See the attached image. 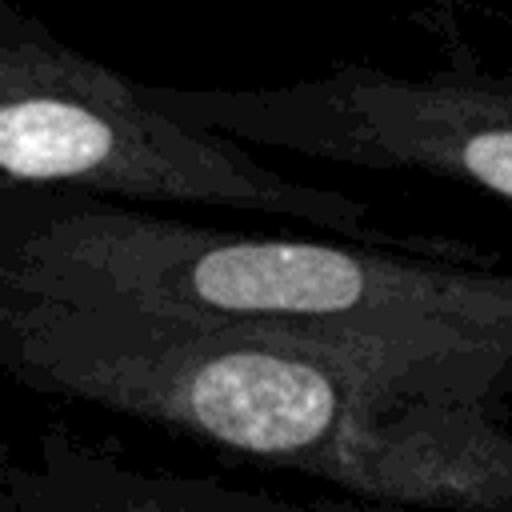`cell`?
Segmentation results:
<instances>
[{"label": "cell", "mask_w": 512, "mask_h": 512, "mask_svg": "<svg viewBox=\"0 0 512 512\" xmlns=\"http://www.w3.org/2000/svg\"><path fill=\"white\" fill-rule=\"evenodd\" d=\"M0 376L332 484L396 512H512L496 404L432 400L356 352L116 308L0 300Z\"/></svg>", "instance_id": "6da1fadb"}, {"label": "cell", "mask_w": 512, "mask_h": 512, "mask_svg": "<svg viewBox=\"0 0 512 512\" xmlns=\"http://www.w3.org/2000/svg\"><path fill=\"white\" fill-rule=\"evenodd\" d=\"M0 300L288 332L452 404H496L512 372V272L76 196L0 200Z\"/></svg>", "instance_id": "7a4b0ae2"}, {"label": "cell", "mask_w": 512, "mask_h": 512, "mask_svg": "<svg viewBox=\"0 0 512 512\" xmlns=\"http://www.w3.org/2000/svg\"><path fill=\"white\" fill-rule=\"evenodd\" d=\"M20 196L212 204L300 220L352 244L492 264L484 248L384 228L348 192L256 164L236 140L160 112L144 84L60 44L36 20L0 12V200Z\"/></svg>", "instance_id": "3957f363"}, {"label": "cell", "mask_w": 512, "mask_h": 512, "mask_svg": "<svg viewBox=\"0 0 512 512\" xmlns=\"http://www.w3.org/2000/svg\"><path fill=\"white\" fill-rule=\"evenodd\" d=\"M172 120L312 160L420 172L512 204V80L392 76L368 64L280 88H148Z\"/></svg>", "instance_id": "277c9868"}, {"label": "cell", "mask_w": 512, "mask_h": 512, "mask_svg": "<svg viewBox=\"0 0 512 512\" xmlns=\"http://www.w3.org/2000/svg\"><path fill=\"white\" fill-rule=\"evenodd\" d=\"M8 488L20 512H396L356 500L300 504L216 480L140 472L68 444H48L36 468H8Z\"/></svg>", "instance_id": "5b68a950"}, {"label": "cell", "mask_w": 512, "mask_h": 512, "mask_svg": "<svg viewBox=\"0 0 512 512\" xmlns=\"http://www.w3.org/2000/svg\"><path fill=\"white\" fill-rule=\"evenodd\" d=\"M0 512H20V508H16V496H12V488H8V472H4V492H0Z\"/></svg>", "instance_id": "8992f818"}, {"label": "cell", "mask_w": 512, "mask_h": 512, "mask_svg": "<svg viewBox=\"0 0 512 512\" xmlns=\"http://www.w3.org/2000/svg\"><path fill=\"white\" fill-rule=\"evenodd\" d=\"M500 400H512V372H508V380H504V392H500Z\"/></svg>", "instance_id": "52a82bcc"}, {"label": "cell", "mask_w": 512, "mask_h": 512, "mask_svg": "<svg viewBox=\"0 0 512 512\" xmlns=\"http://www.w3.org/2000/svg\"><path fill=\"white\" fill-rule=\"evenodd\" d=\"M0 492H4V468H0Z\"/></svg>", "instance_id": "ba28073f"}]
</instances>
